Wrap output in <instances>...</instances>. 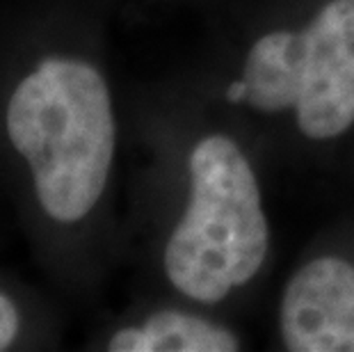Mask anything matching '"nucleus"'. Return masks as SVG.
Wrapping results in <instances>:
<instances>
[{"label":"nucleus","mask_w":354,"mask_h":352,"mask_svg":"<svg viewBox=\"0 0 354 352\" xmlns=\"http://www.w3.org/2000/svg\"><path fill=\"white\" fill-rule=\"evenodd\" d=\"M7 133L53 220L76 222L92 211L115 154L110 92L94 66L76 59L37 66L12 94Z\"/></svg>","instance_id":"1"},{"label":"nucleus","mask_w":354,"mask_h":352,"mask_svg":"<svg viewBox=\"0 0 354 352\" xmlns=\"http://www.w3.org/2000/svg\"><path fill=\"white\" fill-rule=\"evenodd\" d=\"M190 204L171 231L165 272L183 295L220 302L261 270L268 222L252 165L227 136L203 138L192 149Z\"/></svg>","instance_id":"2"},{"label":"nucleus","mask_w":354,"mask_h":352,"mask_svg":"<svg viewBox=\"0 0 354 352\" xmlns=\"http://www.w3.org/2000/svg\"><path fill=\"white\" fill-rule=\"evenodd\" d=\"M247 99L261 112L295 108L306 138L354 124V0H331L302 33L263 35L245 62Z\"/></svg>","instance_id":"3"},{"label":"nucleus","mask_w":354,"mask_h":352,"mask_svg":"<svg viewBox=\"0 0 354 352\" xmlns=\"http://www.w3.org/2000/svg\"><path fill=\"white\" fill-rule=\"evenodd\" d=\"M279 325L290 352H354V266L320 257L299 268L286 286Z\"/></svg>","instance_id":"4"},{"label":"nucleus","mask_w":354,"mask_h":352,"mask_svg":"<svg viewBox=\"0 0 354 352\" xmlns=\"http://www.w3.org/2000/svg\"><path fill=\"white\" fill-rule=\"evenodd\" d=\"M112 352H236L229 329L180 311H158L142 327H126L112 336Z\"/></svg>","instance_id":"5"},{"label":"nucleus","mask_w":354,"mask_h":352,"mask_svg":"<svg viewBox=\"0 0 354 352\" xmlns=\"http://www.w3.org/2000/svg\"><path fill=\"white\" fill-rule=\"evenodd\" d=\"M19 332V316L14 304L5 295H0V350H5Z\"/></svg>","instance_id":"6"},{"label":"nucleus","mask_w":354,"mask_h":352,"mask_svg":"<svg viewBox=\"0 0 354 352\" xmlns=\"http://www.w3.org/2000/svg\"><path fill=\"white\" fill-rule=\"evenodd\" d=\"M227 99L231 103H243L247 99V82H245V78L231 82V85L227 87Z\"/></svg>","instance_id":"7"}]
</instances>
